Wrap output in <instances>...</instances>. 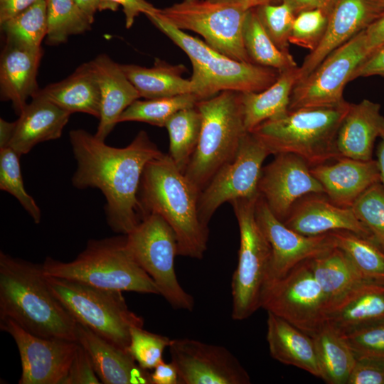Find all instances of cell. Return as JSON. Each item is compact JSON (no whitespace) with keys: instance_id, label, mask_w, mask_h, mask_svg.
I'll return each instance as SVG.
<instances>
[{"instance_id":"cell-1","label":"cell","mask_w":384,"mask_h":384,"mask_svg":"<svg viewBox=\"0 0 384 384\" xmlns=\"http://www.w3.org/2000/svg\"><path fill=\"white\" fill-rule=\"evenodd\" d=\"M69 137L77 163L73 186L100 190L106 200L108 225L127 235L146 215L138 196L144 170L163 153L144 131L123 148L109 146L81 129L70 131Z\"/></svg>"},{"instance_id":"cell-2","label":"cell","mask_w":384,"mask_h":384,"mask_svg":"<svg viewBox=\"0 0 384 384\" xmlns=\"http://www.w3.org/2000/svg\"><path fill=\"white\" fill-rule=\"evenodd\" d=\"M4 319L37 336L77 341V321L52 292L42 265L1 251L0 319Z\"/></svg>"},{"instance_id":"cell-3","label":"cell","mask_w":384,"mask_h":384,"mask_svg":"<svg viewBox=\"0 0 384 384\" xmlns=\"http://www.w3.org/2000/svg\"><path fill=\"white\" fill-rule=\"evenodd\" d=\"M139 190V201L146 214H159L173 229L178 255L203 258L207 249L208 228L198 215L201 192L169 154L163 153L146 164Z\"/></svg>"},{"instance_id":"cell-4","label":"cell","mask_w":384,"mask_h":384,"mask_svg":"<svg viewBox=\"0 0 384 384\" xmlns=\"http://www.w3.org/2000/svg\"><path fill=\"white\" fill-rule=\"evenodd\" d=\"M349 106L345 101L333 107L289 110L279 117L265 121L251 132L270 154H293L311 167L341 157L336 139Z\"/></svg>"},{"instance_id":"cell-5","label":"cell","mask_w":384,"mask_h":384,"mask_svg":"<svg viewBox=\"0 0 384 384\" xmlns=\"http://www.w3.org/2000/svg\"><path fill=\"white\" fill-rule=\"evenodd\" d=\"M147 17L188 56L193 68L191 80L193 93L200 100L226 90L261 92L278 78L279 72L277 70L233 60L176 28L156 14L147 15Z\"/></svg>"},{"instance_id":"cell-6","label":"cell","mask_w":384,"mask_h":384,"mask_svg":"<svg viewBox=\"0 0 384 384\" xmlns=\"http://www.w3.org/2000/svg\"><path fill=\"white\" fill-rule=\"evenodd\" d=\"M42 267L47 276L122 292L159 294L152 279L127 250L126 235L90 240L75 260L65 262L47 257Z\"/></svg>"},{"instance_id":"cell-7","label":"cell","mask_w":384,"mask_h":384,"mask_svg":"<svg viewBox=\"0 0 384 384\" xmlns=\"http://www.w3.org/2000/svg\"><path fill=\"white\" fill-rule=\"evenodd\" d=\"M202 116L199 140L184 171L201 192L216 172L233 160L247 132L240 92L226 90L200 100Z\"/></svg>"},{"instance_id":"cell-8","label":"cell","mask_w":384,"mask_h":384,"mask_svg":"<svg viewBox=\"0 0 384 384\" xmlns=\"http://www.w3.org/2000/svg\"><path fill=\"white\" fill-rule=\"evenodd\" d=\"M46 277L55 296L77 322L117 347L128 350L131 329L143 327L144 319L129 309L122 292L72 279Z\"/></svg>"},{"instance_id":"cell-9","label":"cell","mask_w":384,"mask_h":384,"mask_svg":"<svg viewBox=\"0 0 384 384\" xmlns=\"http://www.w3.org/2000/svg\"><path fill=\"white\" fill-rule=\"evenodd\" d=\"M259 196L230 202L240 230L238 261L231 281V316L236 321L247 319L260 308L270 262L271 247L255 218Z\"/></svg>"},{"instance_id":"cell-10","label":"cell","mask_w":384,"mask_h":384,"mask_svg":"<svg viewBox=\"0 0 384 384\" xmlns=\"http://www.w3.org/2000/svg\"><path fill=\"white\" fill-rule=\"evenodd\" d=\"M126 245L137 263L155 283L159 295L174 309L192 311L194 299L181 286L175 271L176 235L159 214L148 213L127 235Z\"/></svg>"},{"instance_id":"cell-11","label":"cell","mask_w":384,"mask_h":384,"mask_svg":"<svg viewBox=\"0 0 384 384\" xmlns=\"http://www.w3.org/2000/svg\"><path fill=\"white\" fill-rule=\"evenodd\" d=\"M247 12L214 0H182L158 9L156 14L180 30L200 34L218 53L238 61L252 63L242 38Z\"/></svg>"},{"instance_id":"cell-12","label":"cell","mask_w":384,"mask_h":384,"mask_svg":"<svg viewBox=\"0 0 384 384\" xmlns=\"http://www.w3.org/2000/svg\"><path fill=\"white\" fill-rule=\"evenodd\" d=\"M307 260L264 287L260 308L312 336L326 322L329 304Z\"/></svg>"},{"instance_id":"cell-13","label":"cell","mask_w":384,"mask_h":384,"mask_svg":"<svg viewBox=\"0 0 384 384\" xmlns=\"http://www.w3.org/2000/svg\"><path fill=\"white\" fill-rule=\"evenodd\" d=\"M370 55L365 29L331 52L311 74L295 84L289 110L344 102L346 85Z\"/></svg>"},{"instance_id":"cell-14","label":"cell","mask_w":384,"mask_h":384,"mask_svg":"<svg viewBox=\"0 0 384 384\" xmlns=\"http://www.w3.org/2000/svg\"><path fill=\"white\" fill-rule=\"evenodd\" d=\"M270 154L253 133H245L234 159L216 172L200 193L198 210L203 225L208 227L214 213L224 203L260 195L262 164Z\"/></svg>"},{"instance_id":"cell-15","label":"cell","mask_w":384,"mask_h":384,"mask_svg":"<svg viewBox=\"0 0 384 384\" xmlns=\"http://www.w3.org/2000/svg\"><path fill=\"white\" fill-rule=\"evenodd\" d=\"M0 328L14 338L21 363L19 384H62L79 343L35 336L9 319H0Z\"/></svg>"},{"instance_id":"cell-16","label":"cell","mask_w":384,"mask_h":384,"mask_svg":"<svg viewBox=\"0 0 384 384\" xmlns=\"http://www.w3.org/2000/svg\"><path fill=\"white\" fill-rule=\"evenodd\" d=\"M171 361L181 384H250V377L226 348L191 338L171 339Z\"/></svg>"},{"instance_id":"cell-17","label":"cell","mask_w":384,"mask_h":384,"mask_svg":"<svg viewBox=\"0 0 384 384\" xmlns=\"http://www.w3.org/2000/svg\"><path fill=\"white\" fill-rule=\"evenodd\" d=\"M255 213L271 247L270 262L264 287L282 278L299 263L336 247L329 233L307 236L288 228L272 213L260 195L256 201Z\"/></svg>"},{"instance_id":"cell-18","label":"cell","mask_w":384,"mask_h":384,"mask_svg":"<svg viewBox=\"0 0 384 384\" xmlns=\"http://www.w3.org/2000/svg\"><path fill=\"white\" fill-rule=\"evenodd\" d=\"M310 168L302 158L289 153L276 154L274 160L262 168L260 195L281 221L286 220L295 203L304 196L324 193Z\"/></svg>"},{"instance_id":"cell-19","label":"cell","mask_w":384,"mask_h":384,"mask_svg":"<svg viewBox=\"0 0 384 384\" xmlns=\"http://www.w3.org/2000/svg\"><path fill=\"white\" fill-rule=\"evenodd\" d=\"M383 14L380 0H334L324 37L299 67L298 81L306 78L331 52Z\"/></svg>"},{"instance_id":"cell-20","label":"cell","mask_w":384,"mask_h":384,"mask_svg":"<svg viewBox=\"0 0 384 384\" xmlns=\"http://www.w3.org/2000/svg\"><path fill=\"white\" fill-rule=\"evenodd\" d=\"M283 223L307 236L348 230L373 240L369 230L357 218L351 208L334 203L324 193H311L302 198Z\"/></svg>"},{"instance_id":"cell-21","label":"cell","mask_w":384,"mask_h":384,"mask_svg":"<svg viewBox=\"0 0 384 384\" xmlns=\"http://www.w3.org/2000/svg\"><path fill=\"white\" fill-rule=\"evenodd\" d=\"M310 169L327 198L341 207L351 208L367 188L380 182L378 162L374 159L361 161L341 156L334 163L326 162Z\"/></svg>"},{"instance_id":"cell-22","label":"cell","mask_w":384,"mask_h":384,"mask_svg":"<svg viewBox=\"0 0 384 384\" xmlns=\"http://www.w3.org/2000/svg\"><path fill=\"white\" fill-rule=\"evenodd\" d=\"M76 335L102 383L151 384L150 373L137 363L128 350L117 347L78 322Z\"/></svg>"},{"instance_id":"cell-23","label":"cell","mask_w":384,"mask_h":384,"mask_svg":"<svg viewBox=\"0 0 384 384\" xmlns=\"http://www.w3.org/2000/svg\"><path fill=\"white\" fill-rule=\"evenodd\" d=\"M100 93V114L95 137L105 141L122 113L141 97L120 68L107 54L88 62Z\"/></svg>"},{"instance_id":"cell-24","label":"cell","mask_w":384,"mask_h":384,"mask_svg":"<svg viewBox=\"0 0 384 384\" xmlns=\"http://www.w3.org/2000/svg\"><path fill=\"white\" fill-rule=\"evenodd\" d=\"M42 48H33L6 42L0 60V93L19 115L27 100L38 92V70Z\"/></svg>"},{"instance_id":"cell-25","label":"cell","mask_w":384,"mask_h":384,"mask_svg":"<svg viewBox=\"0 0 384 384\" xmlns=\"http://www.w3.org/2000/svg\"><path fill=\"white\" fill-rule=\"evenodd\" d=\"M384 135L380 105L369 100L351 104L338 128L336 145L341 156L371 160L375 140Z\"/></svg>"},{"instance_id":"cell-26","label":"cell","mask_w":384,"mask_h":384,"mask_svg":"<svg viewBox=\"0 0 384 384\" xmlns=\"http://www.w3.org/2000/svg\"><path fill=\"white\" fill-rule=\"evenodd\" d=\"M70 114L36 93L15 121V131L9 147L21 156L41 142L60 138Z\"/></svg>"},{"instance_id":"cell-27","label":"cell","mask_w":384,"mask_h":384,"mask_svg":"<svg viewBox=\"0 0 384 384\" xmlns=\"http://www.w3.org/2000/svg\"><path fill=\"white\" fill-rule=\"evenodd\" d=\"M267 341L271 356L321 378V370L311 336L282 318L267 312Z\"/></svg>"},{"instance_id":"cell-28","label":"cell","mask_w":384,"mask_h":384,"mask_svg":"<svg viewBox=\"0 0 384 384\" xmlns=\"http://www.w3.org/2000/svg\"><path fill=\"white\" fill-rule=\"evenodd\" d=\"M384 320V284L364 282L337 302L326 323L340 334Z\"/></svg>"},{"instance_id":"cell-29","label":"cell","mask_w":384,"mask_h":384,"mask_svg":"<svg viewBox=\"0 0 384 384\" xmlns=\"http://www.w3.org/2000/svg\"><path fill=\"white\" fill-rule=\"evenodd\" d=\"M37 94L71 114L82 112L100 117V89L88 62L66 78L39 89Z\"/></svg>"},{"instance_id":"cell-30","label":"cell","mask_w":384,"mask_h":384,"mask_svg":"<svg viewBox=\"0 0 384 384\" xmlns=\"http://www.w3.org/2000/svg\"><path fill=\"white\" fill-rule=\"evenodd\" d=\"M299 79V67L279 73L277 80L265 90L240 92L244 124L251 132L265 121L279 117L289 111L292 90Z\"/></svg>"},{"instance_id":"cell-31","label":"cell","mask_w":384,"mask_h":384,"mask_svg":"<svg viewBox=\"0 0 384 384\" xmlns=\"http://www.w3.org/2000/svg\"><path fill=\"white\" fill-rule=\"evenodd\" d=\"M119 65L141 97L154 99L193 93L191 79L183 78L186 71L183 65H171L160 59H156L151 68Z\"/></svg>"},{"instance_id":"cell-32","label":"cell","mask_w":384,"mask_h":384,"mask_svg":"<svg viewBox=\"0 0 384 384\" xmlns=\"http://www.w3.org/2000/svg\"><path fill=\"white\" fill-rule=\"evenodd\" d=\"M331 308L351 290L366 282L349 257L337 247L307 260Z\"/></svg>"},{"instance_id":"cell-33","label":"cell","mask_w":384,"mask_h":384,"mask_svg":"<svg viewBox=\"0 0 384 384\" xmlns=\"http://www.w3.org/2000/svg\"><path fill=\"white\" fill-rule=\"evenodd\" d=\"M311 337L321 378L329 384L347 383L356 358L341 334L326 322Z\"/></svg>"},{"instance_id":"cell-34","label":"cell","mask_w":384,"mask_h":384,"mask_svg":"<svg viewBox=\"0 0 384 384\" xmlns=\"http://www.w3.org/2000/svg\"><path fill=\"white\" fill-rule=\"evenodd\" d=\"M242 38L252 63L273 68L279 73L298 67L292 55L279 50L272 41L260 23L255 9L247 12Z\"/></svg>"},{"instance_id":"cell-35","label":"cell","mask_w":384,"mask_h":384,"mask_svg":"<svg viewBox=\"0 0 384 384\" xmlns=\"http://www.w3.org/2000/svg\"><path fill=\"white\" fill-rule=\"evenodd\" d=\"M329 233L366 279L384 284V250L375 241L348 230Z\"/></svg>"},{"instance_id":"cell-36","label":"cell","mask_w":384,"mask_h":384,"mask_svg":"<svg viewBox=\"0 0 384 384\" xmlns=\"http://www.w3.org/2000/svg\"><path fill=\"white\" fill-rule=\"evenodd\" d=\"M201 125L202 116L196 105L177 112L165 125L169 137V155L183 173L197 146Z\"/></svg>"},{"instance_id":"cell-37","label":"cell","mask_w":384,"mask_h":384,"mask_svg":"<svg viewBox=\"0 0 384 384\" xmlns=\"http://www.w3.org/2000/svg\"><path fill=\"white\" fill-rule=\"evenodd\" d=\"M199 98L193 93L173 97L137 100L120 115L118 123L141 122L165 127L167 121L177 112L195 107Z\"/></svg>"},{"instance_id":"cell-38","label":"cell","mask_w":384,"mask_h":384,"mask_svg":"<svg viewBox=\"0 0 384 384\" xmlns=\"http://www.w3.org/2000/svg\"><path fill=\"white\" fill-rule=\"evenodd\" d=\"M0 24L7 43L33 48H41L47 33L46 0H38Z\"/></svg>"},{"instance_id":"cell-39","label":"cell","mask_w":384,"mask_h":384,"mask_svg":"<svg viewBox=\"0 0 384 384\" xmlns=\"http://www.w3.org/2000/svg\"><path fill=\"white\" fill-rule=\"evenodd\" d=\"M46 6L47 44L63 43L70 36L91 29L93 22L74 0H46Z\"/></svg>"},{"instance_id":"cell-40","label":"cell","mask_w":384,"mask_h":384,"mask_svg":"<svg viewBox=\"0 0 384 384\" xmlns=\"http://www.w3.org/2000/svg\"><path fill=\"white\" fill-rule=\"evenodd\" d=\"M19 157L11 147L0 149V188L14 196L34 223H39L41 211L25 189Z\"/></svg>"},{"instance_id":"cell-41","label":"cell","mask_w":384,"mask_h":384,"mask_svg":"<svg viewBox=\"0 0 384 384\" xmlns=\"http://www.w3.org/2000/svg\"><path fill=\"white\" fill-rule=\"evenodd\" d=\"M373 240L384 250V186L380 182L367 188L351 206Z\"/></svg>"},{"instance_id":"cell-42","label":"cell","mask_w":384,"mask_h":384,"mask_svg":"<svg viewBox=\"0 0 384 384\" xmlns=\"http://www.w3.org/2000/svg\"><path fill=\"white\" fill-rule=\"evenodd\" d=\"M255 9L264 29L274 43L282 51L290 54L289 39L296 16L291 6L282 2L279 5L265 4Z\"/></svg>"},{"instance_id":"cell-43","label":"cell","mask_w":384,"mask_h":384,"mask_svg":"<svg viewBox=\"0 0 384 384\" xmlns=\"http://www.w3.org/2000/svg\"><path fill=\"white\" fill-rule=\"evenodd\" d=\"M330 9H314L298 13L293 22L289 43L310 52L314 50L325 33Z\"/></svg>"},{"instance_id":"cell-44","label":"cell","mask_w":384,"mask_h":384,"mask_svg":"<svg viewBox=\"0 0 384 384\" xmlns=\"http://www.w3.org/2000/svg\"><path fill=\"white\" fill-rule=\"evenodd\" d=\"M171 340L167 336L147 331L143 327H133L128 351L142 368L153 370L164 361V351Z\"/></svg>"},{"instance_id":"cell-45","label":"cell","mask_w":384,"mask_h":384,"mask_svg":"<svg viewBox=\"0 0 384 384\" xmlns=\"http://www.w3.org/2000/svg\"><path fill=\"white\" fill-rule=\"evenodd\" d=\"M341 335L356 358L384 359V320Z\"/></svg>"},{"instance_id":"cell-46","label":"cell","mask_w":384,"mask_h":384,"mask_svg":"<svg viewBox=\"0 0 384 384\" xmlns=\"http://www.w3.org/2000/svg\"><path fill=\"white\" fill-rule=\"evenodd\" d=\"M92 362L86 350L79 343L67 375L62 384H99Z\"/></svg>"},{"instance_id":"cell-47","label":"cell","mask_w":384,"mask_h":384,"mask_svg":"<svg viewBox=\"0 0 384 384\" xmlns=\"http://www.w3.org/2000/svg\"><path fill=\"white\" fill-rule=\"evenodd\" d=\"M347 384H384V359L356 358Z\"/></svg>"},{"instance_id":"cell-48","label":"cell","mask_w":384,"mask_h":384,"mask_svg":"<svg viewBox=\"0 0 384 384\" xmlns=\"http://www.w3.org/2000/svg\"><path fill=\"white\" fill-rule=\"evenodd\" d=\"M122 6L125 16V25L129 28L135 18L141 14L145 15L156 13L158 9L146 0H101L100 10L116 11Z\"/></svg>"},{"instance_id":"cell-49","label":"cell","mask_w":384,"mask_h":384,"mask_svg":"<svg viewBox=\"0 0 384 384\" xmlns=\"http://www.w3.org/2000/svg\"><path fill=\"white\" fill-rule=\"evenodd\" d=\"M379 75L384 78V46L371 53L358 68L353 79Z\"/></svg>"},{"instance_id":"cell-50","label":"cell","mask_w":384,"mask_h":384,"mask_svg":"<svg viewBox=\"0 0 384 384\" xmlns=\"http://www.w3.org/2000/svg\"><path fill=\"white\" fill-rule=\"evenodd\" d=\"M151 384H181L175 364L171 361L159 363L150 373Z\"/></svg>"},{"instance_id":"cell-51","label":"cell","mask_w":384,"mask_h":384,"mask_svg":"<svg viewBox=\"0 0 384 384\" xmlns=\"http://www.w3.org/2000/svg\"><path fill=\"white\" fill-rule=\"evenodd\" d=\"M370 54L384 46V14L366 28Z\"/></svg>"},{"instance_id":"cell-52","label":"cell","mask_w":384,"mask_h":384,"mask_svg":"<svg viewBox=\"0 0 384 384\" xmlns=\"http://www.w3.org/2000/svg\"><path fill=\"white\" fill-rule=\"evenodd\" d=\"M38 0H0V23L18 14Z\"/></svg>"},{"instance_id":"cell-53","label":"cell","mask_w":384,"mask_h":384,"mask_svg":"<svg viewBox=\"0 0 384 384\" xmlns=\"http://www.w3.org/2000/svg\"><path fill=\"white\" fill-rule=\"evenodd\" d=\"M289 4L295 15L309 9H330L334 0H279Z\"/></svg>"},{"instance_id":"cell-54","label":"cell","mask_w":384,"mask_h":384,"mask_svg":"<svg viewBox=\"0 0 384 384\" xmlns=\"http://www.w3.org/2000/svg\"><path fill=\"white\" fill-rule=\"evenodd\" d=\"M16 122H7L0 119V149L9 146L14 134Z\"/></svg>"},{"instance_id":"cell-55","label":"cell","mask_w":384,"mask_h":384,"mask_svg":"<svg viewBox=\"0 0 384 384\" xmlns=\"http://www.w3.org/2000/svg\"><path fill=\"white\" fill-rule=\"evenodd\" d=\"M217 1L227 3L238 6L245 11L255 9L258 6L271 4L274 0H214Z\"/></svg>"},{"instance_id":"cell-56","label":"cell","mask_w":384,"mask_h":384,"mask_svg":"<svg viewBox=\"0 0 384 384\" xmlns=\"http://www.w3.org/2000/svg\"><path fill=\"white\" fill-rule=\"evenodd\" d=\"M79 8L94 22L95 14L100 10L101 0H74Z\"/></svg>"},{"instance_id":"cell-57","label":"cell","mask_w":384,"mask_h":384,"mask_svg":"<svg viewBox=\"0 0 384 384\" xmlns=\"http://www.w3.org/2000/svg\"><path fill=\"white\" fill-rule=\"evenodd\" d=\"M380 141L376 150L377 162L380 171V183L384 186V135L381 137Z\"/></svg>"},{"instance_id":"cell-58","label":"cell","mask_w":384,"mask_h":384,"mask_svg":"<svg viewBox=\"0 0 384 384\" xmlns=\"http://www.w3.org/2000/svg\"><path fill=\"white\" fill-rule=\"evenodd\" d=\"M381 6L384 8V0H380Z\"/></svg>"}]
</instances>
